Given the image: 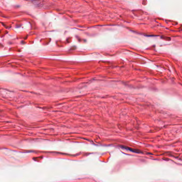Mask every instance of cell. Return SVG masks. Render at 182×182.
Wrapping results in <instances>:
<instances>
[{
    "mask_svg": "<svg viewBox=\"0 0 182 182\" xmlns=\"http://www.w3.org/2000/svg\"><path fill=\"white\" fill-rule=\"evenodd\" d=\"M121 148L124 149H127V150H129L131 152H135V153H141V151L140 150H138V149H132V148H129V147H126V146H122Z\"/></svg>",
    "mask_w": 182,
    "mask_h": 182,
    "instance_id": "6da1fadb",
    "label": "cell"
}]
</instances>
